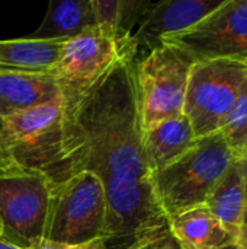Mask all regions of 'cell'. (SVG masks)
I'll return each instance as SVG.
<instances>
[{
    "label": "cell",
    "mask_w": 247,
    "mask_h": 249,
    "mask_svg": "<svg viewBox=\"0 0 247 249\" xmlns=\"http://www.w3.org/2000/svg\"><path fill=\"white\" fill-rule=\"evenodd\" d=\"M162 44L181 48L195 63L211 60L247 63V0H223L202 20L165 38Z\"/></svg>",
    "instance_id": "7"
},
{
    "label": "cell",
    "mask_w": 247,
    "mask_h": 249,
    "mask_svg": "<svg viewBox=\"0 0 247 249\" xmlns=\"http://www.w3.org/2000/svg\"><path fill=\"white\" fill-rule=\"evenodd\" d=\"M223 0H160L151 1L134 31L137 55L159 48L165 38L194 26L217 9Z\"/></svg>",
    "instance_id": "9"
},
{
    "label": "cell",
    "mask_w": 247,
    "mask_h": 249,
    "mask_svg": "<svg viewBox=\"0 0 247 249\" xmlns=\"http://www.w3.org/2000/svg\"><path fill=\"white\" fill-rule=\"evenodd\" d=\"M130 55L138 60L134 38L118 39L95 26L64 41L55 76L64 86L86 88Z\"/></svg>",
    "instance_id": "8"
},
{
    "label": "cell",
    "mask_w": 247,
    "mask_h": 249,
    "mask_svg": "<svg viewBox=\"0 0 247 249\" xmlns=\"http://www.w3.org/2000/svg\"><path fill=\"white\" fill-rule=\"evenodd\" d=\"M227 249H234V248H227Z\"/></svg>",
    "instance_id": "26"
},
{
    "label": "cell",
    "mask_w": 247,
    "mask_h": 249,
    "mask_svg": "<svg viewBox=\"0 0 247 249\" xmlns=\"http://www.w3.org/2000/svg\"><path fill=\"white\" fill-rule=\"evenodd\" d=\"M218 133L223 136L234 160H247V80Z\"/></svg>",
    "instance_id": "17"
},
{
    "label": "cell",
    "mask_w": 247,
    "mask_h": 249,
    "mask_svg": "<svg viewBox=\"0 0 247 249\" xmlns=\"http://www.w3.org/2000/svg\"><path fill=\"white\" fill-rule=\"evenodd\" d=\"M137 57L130 55L86 88L61 85L58 121L12 162L60 181L87 171L100 179L108 200L106 247L169 232L143 146Z\"/></svg>",
    "instance_id": "1"
},
{
    "label": "cell",
    "mask_w": 247,
    "mask_h": 249,
    "mask_svg": "<svg viewBox=\"0 0 247 249\" xmlns=\"http://www.w3.org/2000/svg\"><path fill=\"white\" fill-rule=\"evenodd\" d=\"M1 128H3V120L0 118V133H1ZM7 163H10V162H3V160L0 159V166H3V165H7Z\"/></svg>",
    "instance_id": "23"
},
{
    "label": "cell",
    "mask_w": 247,
    "mask_h": 249,
    "mask_svg": "<svg viewBox=\"0 0 247 249\" xmlns=\"http://www.w3.org/2000/svg\"><path fill=\"white\" fill-rule=\"evenodd\" d=\"M0 249H26L20 245H16L13 242H9L6 239H0Z\"/></svg>",
    "instance_id": "22"
},
{
    "label": "cell",
    "mask_w": 247,
    "mask_h": 249,
    "mask_svg": "<svg viewBox=\"0 0 247 249\" xmlns=\"http://www.w3.org/2000/svg\"><path fill=\"white\" fill-rule=\"evenodd\" d=\"M246 184H247V178H246Z\"/></svg>",
    "instance_id": "27"
},
{
    "label": "cell",
    "mask_w": 247,
    "mask_h": 249,
    "mask_svg": "<svg viewBox=\"0 0 247 249\" xmlns=\"http://www.w3.org/2000/svg\"><path fill=\"white\" fill-rule=\"evenodd\" d=\"M233 162L234 158L223 136L214 133L198 139L189 152L154 174V193L167 219L207 204Z\"/></svg>",
    "instance_id": "2"
},
{
    "label": "cell",
    "mask_w": 247,
    "mask_h": 249,
    "mask_svg": "<svg viewBox=\"0 0 247 249\" xmlns=\"http://www.w3.org/2000/svg\"><path fill=\"white\" fill-rule=\"evenodd\" d=\"M169 232L185 249H227L236 244V233L229 231L207 204L169 217Z\"/></svg>",
    "instance_id": "12"
},
{
    "label": "cell",
    "mask_w": 247,
    "mask_h": 249,
    "mask_svg": "<svg viewBox=\"0 0 247 249\" xmlns=\"http://www.w3.org/2000/svg\"><path fill=\"white\" fill-rule=\"evenodd\" d=\"M247 160H234L218 182L207 207L233 233L243 225L247 204Z\"/></svg>",
    "instance_id": "16"
},
{
    "label": "cell",
    "mask_w": 247,
    "mask_h": 249,
    "mask_svg": "<svg viewBox=\"0 0 247 249\" xmlns=\"http://www.w3.org/2000/svg\"><path fill=\"white\" fill-rule=\"evenodd\" d=\"M0 239H4V228H3L1 220H0Z\"/></svg>",
    "instance_id": "24"
},
{
    "label": "cell",
    "mask_w": 247,
    "mask_h": 249,
    "mask_svg": "<svg viewBox=\"0 0 247 249\" xmlns=\"http://www.w3.org/2000/svg\"><path fill=\"white\" fill-rule=\"evenodd\" d=\"M60 114L61 98L4 118L0 133V159L12 162L15 155L31 147L51 130Z\"/></svg>",
    "instance_id": "11"
},
{
    "label": "cell",
    "mask_w": 247,
    "mask_h": 249,
    "mask_svg": "<svg viewBox=\"0 0 247 249\" xmlns=\"http://www.w3.org/2000/svg\"><path fill=\"white\" fill-rule=\"evenodd\" d=\"M49 179L15 162L0 166V220L4 239L20 247L44 236Z\"/></svg>",
    "instance_id": "6"
},
{
    "label": "cell",
    "mask_w": 247,
    "mask_h": 249,
    "mask_svg": "<svg viewBox=\"0 0 247 249\" xmlns=\"http://www.w3.org/2000/svg\"><path fill=\"white\" fill-rule=\"evenodd\" d=\"M234 249H247V223H243L237 231Z\"/></svg>",
    "instance_id": "20"
},
{
    "label": "cell",
    "mask_w": 247,
    "mask_h": 249,
    "mask_svg": "<svg viewBox=\"0 0 247 249\" xmlns=\"http://www.w3.org/2000/svg\"><path fill=\"white\" fill-rule=\"evenodd\" d=\"M108 200L103 184L83 171L49 181L44 241L83 244L106 238Z\"/></svg>",
    "instance_id": "3"
},
{
    "label": "cell",
    "mask_w": 247,
    "mask_h": 249,
    "mask_svg": "<svg viewBox=\"0 0 247 249\" xmlns=\"http://www.w3.org/2000/svg\"><path fill=\"white\" fill-rule=\"evenodd\" d=\"M169 233V232H167ZM166 233V235H167ZM165 236V235H163ZM163 236H159V238H150V239H143V241H138V242H135V244H132L130 248L127 249H154L156 247V244H157V241L160 239V238H163Z\"/></svg>",
    "instance_id": "21"
},
{
    "label": "cell",
    "mask_w": 247,
    "mask_h": 249,
    "mask_svg": "<svg viewBox=\"0 0 247 249\" xmlns=\"http://www.w3.org/2000/svg\"><path fill=\"white\" fill-rule=\"evenodd\" d=\"M26 249H109L103 239H95L83 244H64V242H51V241H36L29 244Z\"/></svg>",
    "instance_id": "18"
},
{
    "label": "cell",
    "mask_w": 247,
    "mask_h": 249,
    "mask_svg": "<svg viewBox=\"0 0 247 249\" xmlns=\"http://www.w3.org/2000/svg\"><path fill=\"white\" fill-rule=\"evenodd\" d=\"M61 98V83L47 73H0V118Z\"/></svg>",
    "instance_id": "10"
},
{
    "label": "cell",
    "mask_w": 247,
    "mask_h": 249,
    "mask_svg": "<svg viewBox=\"0 0 247 249\" xmlns=\"http://www.w3.org/2000/svg\"><path fill=\"white\" fill-rule=\"evenodd\" d=\"M96 26L92 0H52L39 28L29 38L67 41Z\"/></svg>",
    "instance_id": "15"
},
{
    "label": "cell",
    "mask_w": 247,
    "mask_h": 249,
    "mask_svg": "<svg viewBox=\"0 0 247 249\" xmlns=\"http://www.w3.org/2000/svg\"><path fill=\"white\" fill-rule=\"evenodd\" d=\"M198 139L185 115L143 130V146L151 174H157L189 152Z\"/></svg>",
    "instance_id": "13"
},
{
    "label": "cell",
    "mask_w": 247,
    "mask_h": 249,
    "mask_svg": "<svg viewBox=\"0 0 247 249\" xmlns=\"http://www.w3.org/2000/svg\"><path fill=\"white\" fill-rule=\"evenodd\" d=\"M243 223H247V204H246V210H245V219H243Z\"/></svg>",
    "instance_id": "25"
},
{
    "label": "cell",
    "mask_w": 247,
    "mask_h": 249,
    "mask_svg": "<svg viewBox=\"0 0 247 249\" xmlns=\"http://www.w3.org/2000/svg\"><path fill=\"white\" fill-rule=\"evenodd\" d=\"M247 80V63L198 61L192 66L183 105L197 139L218 133Z\"/></svg>",
    "instance_id": "5"
},
{
    "label": "cell",
    "mask_w": 247,
    "mask_h": 249,
    "mask_svg": "<svg viewBox=\"0 0 247 249\" xmlns=\"http://www.w3.org/2000/svg\"><path fill=\"white\" fill-rule=\"evenodd\" d=\"M154 249H185V248H182V247L176 242V239L170 235V232H169L167 235H165L163 238H160V239L157 241V244H156Z\"/></svg>",
    "instance_id": "19"
},
{
    "label": "cell",
    "mask_w": 247,
    "mask_h": 249,
    "mask_svg": "<svg viewBox=\"0 0 247 249\" xmlns=\"http://www.w3.org/2000/svg\"><path fill=\"white\" fill-rule=\"evenodd\" d=\"M64 41L32 38L0 41V73L55 74L60 50Z\"/></svg>",
    "instance_id": "14"
},
{
    "label": "cell",
    "mask_w": 247,
    "mask_h": 249,
    "mask_svg": "<svg viewBox=\"0 0 247 249\" xmlns=\"http://www.w3.org/2000/svg\"><path fill=\"white\" fill-rule=\"evenodd\" d=\"M195 61L181 48L162 44L137 60L135 79L143 130L183 115L188 79Z\"/></svg>",
    "instance_id": "4"
}]
</instances>
